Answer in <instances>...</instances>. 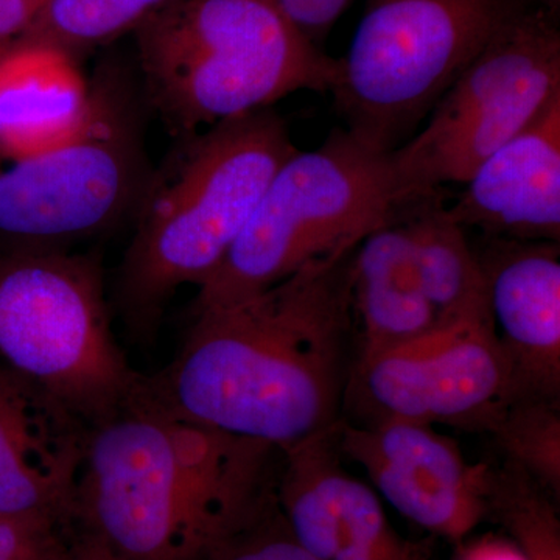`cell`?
I'll use <instances>...</instances> for the list:
<instances>
[{"label": "cell", "instance_id": "ac0fdd59", "mask_svg": "<svg viewBox=\"0 0 560 560\" xmlns=\"http://www.w3.org/2000/svg\"><path fill=\"white\" fill-rule=\"evenodd\" d=\"M407 228L420 285L440 327L492 323L477 250L441 201L440 190L404 202L396 217Z\"/></svg>", "mask_w": 560, "mask_h": 560}, {"label": "cell", "instance_id": "e0dca14e", "mask_svg": "<svg viewBox=\"0 0 560 560\" xmlns=\"http://www.w3.org/2000/svg\"><path fill=\"white\" fill-rule=\"evenodd\" d=\"M350 315L357 357L399 348L441 329L407 228L394 219L359 243L350 264Z\"/></svg>", "mask_w": 560, "mask_h": 560}, {"label": "cell", "instance_id": "4316f807", "mask_svg": "<svg viewBox=\"0 0 560 560\" xmlns=\"http://www.w3.org/2000/svg\"><path fill=\"white\" fill-rule=\"evenodd\" d=\"M463 560H526L518 548L500 540H486L475 545Z\"/></svg>", "mask_w": 560, "mask_h": 560}, {"label": "cell", "instance_id": "7402d4cb", "mask_svg": "<svg viewBox=\"0 0 560 560\" xmlns=\"http://www.w3.org/2000/svg\"><path fill=\"white\" fill-rule=\"evenodd\" d=\"M75 523L0 517V560H72Z\"/></svg>", "mask_w": 560, "mask_h": 560}, {"label": "cell", "instance_id": "8fae6325", "mask_svg": "<svg viewBox=\"0 0 560 560\" xmlns=\"http://www.w3.org/2000/svg\"><path fill=\"white\" fill-rule=\"evenodd\" d=\"M337 442L405 518L460 540L488 517V464H469L455 441L407 420L357 425L341 419Z\"/></svg>", "mask_w": 560, "mask_h": 560}, {"label": "cell", "instance_id": "9a60e30c", "mask_svg": "<svg viewBox=\"0 0 560 560\" xmlns=\"http://www.w3.org/2000/svg\"><path fill=\"white\" fill-rule=\"evenodd\" d=\"M448 212L482 237L560 242V98L482 162Z\"/></svg>", "mask_w": 560, "mask_h": 560}, {"label": "cell", "instance_id": "30bf717a", "mask_svg": "<svg viewBox=\"0 0 560 560\" xmlns=\"http://www.w3.org/2000/svg\"><path fill=\"white\" fill-rule=\"evenodd\" d=\"M515 399L514 375L492 323L455 324L357 357L342 415L357 425L407 420L489 433Z\"/></svg>", "mask_w": 560, "mask_h": 560}, {"label": "cell", "instance_id": "ffe728a7", "mask_svg": "<svg viewBox=\"0 0 560 560\" xmlns=\"http://www.w3.org/2000/svg\"><path fill=\"white\" fill-rule=\"evenodd\" d=\"M552 497L514 464L488 467V517L517 540L526 560H560L559 522Z\"/></svg>", "mask_w": 560, "mask_h": 560}, {"label": "cell", "instance_id": "f1b7e54d", "mask_svg": "<svg viewBox=\"0 0 560 560\" xmlns=\"http://www.w3.org/2000/svg\"><path fill=\"white\" fill-rule=\"evenodd\" d=\"M3 54H0V57H2Z\"/></svg>", "mask_w": 560, "mask_h": 560}, {"label": "cell", "instance_id": "7c38bea8", "mask_svg": "<svg viewBox=\"0 0 560 560\" xmlns=\"http://www.w3.org/2000/svg\"><path fill=\"white\" fill-rule=\"evenodd\" d=\"M337 427L282 452L276 501L294 539L316 560H427L422 544L390 526L375 490L342 467Z\"/></svg>", "mask_w": 560, "mask_h": 560}, {"label": "cell", "instance_id": "4fadbf2b", "mask_svg": "<svg viewBox=\"0 0 560 560\" xmlns=\"http://www.w3.org/2000/svg\"><path fill=\"white\" fill-rule=\"evenodd\" d=\"M90 430L38 386L0 368V517L77 523Z\"/></svg>", "mask_w": 560, "mask_h": 560}, {"label": "cell", "instance_id": "3957f363", "mask_svg": "<svg viewBox=\"0 0 560 560\" xmlns=\"http://www.w3.org/2000/svg\"><path fill=\"white\" fill-rule=\"evenodd\" d=\"M189 136L150 176L121 267V305L139 331L153 330L180 285L200 287L220 267L272 176L300 151L270 108Z\"/></svg>", "mask_w": 560, "mask_h": 560}, {"label": "cell", "instance_id": "2e32d148", "mask_svg": "<svg viewBox=\"0 0 560 560\" xmlns=\"http://www.w3.org/2000/svg\"><path fill=\"white\" fill-rule=\"evenodd\" d=\"M91 106L68 54L14 44L0 57V158L20 161L66 142L80 130Z\"/></svg>", "mask_w": 560, "mask_h": 560}, {"label": "cell", "instance_id": "ba28073f", "mask_svg": "<svg viewBox=\"0 0 560 560\" xmlns=\"http://www.w3.org/2000/svg\"><path fill=\"white\" fill-rule=\"evenodd\" d=\"M558 18L529 7L459 73L425 127L389 153L399 205L464 184L560 98Z\"/></svg>", "mask_w": 560, "mask_h": 560}, {"label": "cell", "instance_id": "52a82bcc", "mask_svg": "<svg viewBox=\"0 0 560 560\" xmlns=\"http://www.w3.org/2000/svg\"><path fill=\"white\" fill-rule=\"evenodd\" d=\"M534 0H368L331 92L346 131L393 153Z\"/></svg>", "mask_w": 560, "mask_h": 560}, {"label": "cell", "instance_id": "603a6c76", "mask_svg": "<svg viewBox=\"0 0 560 560\" xmlns=\"http://www.w3.org/2000/svg\"><path fill=\"white\" fill-rule=\"evenodd\" d=\"M202 560H316L298 544L280 514L278 501L259 518L221 541Z\"/></svg>", "mask_w": 560, "mask_h": 560}, {"label": "cell", "instance_id": "d6986e66", "mask_svg": "<svg viewBox=\"0 0 560 560\" xmlns=\"http://www.w3.org/2000/svg\"><path fill=\"white\" fill-rule=\"evenodd\" d=\"M172 0H49L16 44H35L73 58L77 51L138 28Z\"/></svg>", "mask_w": 560, "mask_h": 560}, {"label": "cell", "instance_id": "9c48e42d", "mask_svg": "<svg viewBox=\"0 0 560 560\" xmlns=\"http://www.w3.org/2000/svg\"><path fill=\"white\" fill-rule=\"evenodd\" d=\"M149 179L127 95L102 81L72 138L0 168V234L35 245L95 234L139 205Z\"/></svg>", "mask_w": 560, "mask_h": 560}, {"label": "cell", "instance_id": "83f0119b", "mask_svg": "<svg viewBox=\"0 0 560 560\" xmlns=\"http://www.w3.org/2000/svg\"><path fill=\"white\" fill-rule=\"evenodd\" d=\"M541 10L550 13L551 16L558 18L560 11V0H534Z\"/></svg>", "mask_w": 560, "mask_h": 560}, {"label": "cell", "instance_id": "5b68a950", "mask_svg": "<svg viewBox=\"0 0 560 560\" xmlns=\"http://www.w3.org/2000/svg\"><path fill=\"white\" fill-rule=\"evenodd\" d=\"M399 206L389 153L335 130L272 176L230 253L198 287L191 313L248 300L311 261L355 248Z\"/></svg>", "mask_w": 560, "mask_h": 560}, {"label": "cell", "instance_id": "44dd1931", "mask_svg": "<svg viewBox=\"0 0 560 560\" xmlns=\"http://www.w3.org/2000/svg\"><path fill=\"white\" fill-rule=\"evenodd\" d=\"M504 460L533 478L552 499L560 497V401L512 400L489 431Z\"/></svg>", "mask_w": 560, "mask_h": 560}, {"label": "cell", "instance_id": "6da1fadb", "mask_svg": "<svg viewBox=\"0 0 560 560\" xmlns=\"http://www.w3.org/2000/svg\"><path fill=\"white\" fill-rule=\"evenodd\" d=\"M355 248L248 300L194 312L178 357L150 378L154 396L200 425L282 452L337 427L357 353Z\"/></svg>", "mask_w": 560, "mask_h": 560}, {"label": "cell", "instance_id": "484cf974", "mask_svg": "<svg viewBox=\"0 0 560 560\" xmlns=\"http://www.w3.org/2000/svg\"><path fill=\"white\" fill-rule=\"evenodd\" d=\"M72 560H124L116 552L110 550L108 545L103 544L94 534L88 530H77L75 541H73Z\"/></svg>", "mask_w": 560, "mask_h": 560}, {"label": "cell", "instance_id": "d4e9b609", "mask_svg": "<svg viewBox=\"0 0 560 560\" xmlns=\"http://www.w3.org/2000/svg\"><path fill=\"white\" fill-rule=\"evenodd\" d=\"M49 0H0V54H5L38 20Z\"/></svg>", "mask_w": 560, "mask_h": 560}, {"label": "cell", "instance_id": "8992f818", "mask_svg": "<svg viewBox=\"0 0 560 560\" xmlns=\"http://www.w3.org/2000/svg\"><path fill=\"white\" fill-rule=\"evenodd\" d=\"M0 357L90 429L149 383L110 331L98 265L58 250L0 257Z\"/></svg>", "mask_w": 560, "mask_h": 560}, {"label": "cell", "instance_id": "277c9868", "mask_svg": "<svg viewBox=\"0 0 560 560\" xmlns=\"http://www.w3.org/2000/svg\"><path fill=\"white\" fill-rule=\"evenodd\" d=\"M151 105L180 136L298 91L334 92L341 60L268 0H172L138 27Z\"/></svg>", "mask_w": 560, "mask_h": 560}, {"label": "cell", "instance_id": "cb8c5ba5", "mask_svg": "<svg viewBox=\"0 0 560 560\" xmlns=\"http://www.w3.org/2000/svg\"><path fill=\"white\" fill-rule=\"evenodd\" d=\"M301 35L318 46L352 0H268Z\"/></svg>", "mask_w": 560, "mask_h": 560}, {"label": "cell", "instance_id": "5bb4252c", "mask_svg": "<svg viewBox=\"0 0 560 560\" xmlns=\"http://www.w3.org/2000/svg\"><path fill=\"white\" fill-rule=\"evenodd\" d=\"M474 248L517 399L560 401L559 243L482 237Z\"/></svg>", "mask_w": 560, "mask_h": 560}, {"label": "cell", "instance_id": "7a4b0ae2", "mask_svg": "<svg viewBox=\"0 0 560 560\" xmlns=\"http://www.w3.org/2000/svg\"><path fill=\"white\" fill-rule=\"evenodd\" d=\"M282 451L140 396L88 436L75 521L124 560H202L276 503Z\"/></svg>", "mask_w": 560, "mask_h": 560}]
</instances>
